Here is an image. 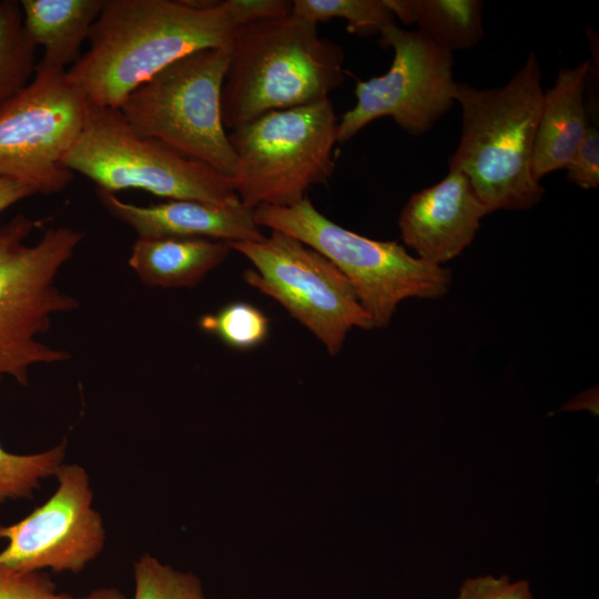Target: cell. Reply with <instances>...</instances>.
Returning <instances> with one entry per match:
<instances>
[{
    "label": "cell",
    "instance_id": "1",
    "mask_svg": "<svg viewBox=\"0 0 599 599\" xmlns=\"http://www.w3.org/2000/svg\"><path fill=\"white\" fill-rule=\"evenodd\" d=\"M237 27L229 0H104L87 52L67 74L91 105L119 109L171 63L200 50L230 48Z\"/></svg>",
    "mask_w": 599,
    "mask_h": 599
},
{
    "label": "cell",
    "instance_id": "2",
    "mask_svg": "<svg viewBox=\"0 0 599 599\" xmlns=\"http://www.w3.org/2000/svg\"><path fill=\"white\" fill-rule=\"evenodd\" d=\"M544 93L534 52L501 87L456 83L461 133L449 167L468 177L488 214L531 209L545 194L531 170Z\"/></svg>",
    "mask_w": 599,
    "mask_h": 599
},
{
    "label": "cell",
    "instance_id": "3",
    "mask_svg": "<svg viewBox=\"0 0 599 599\" xmlns=\"http://www.w3.org/2000/svg\"><path fill=\"white\" fill-rule=\"evenodd\" d=\"M344 60L339 44L292 12L237 27L222 87L225 129L327 99L345 80Z\"/></svg>",
    "mask_w": 599,
    "mask_h": 599
},
{
    "label": "cell",
    "instance_id": "4",
    "mask_svg": "<svg viewBox=\"0 0 599 599\" xmlns=\"http://www.w3.org/2000/svg\"><path fill=\"white\" fill-rule=\"evenodd\" d=\"M42 222L18 214L0 226V382L12 377L27 386L29 370L68 361L65 349L40 341L57 314L79 307L77 297L57 285L61 268L84 237L69 226L45 230L32 245L30 233Z\"/></svg>",
    "mask_w": 599,
    "mask_h": 599
},
{
    "label": "cell",
    "instance_id": "5",
    "mask_svg": "<svg viewBox=\"0 0 599 599\" xmlns=\"http://www.w3.org/2000/svg\"><path fill=\"white\" fill-rule=\"evenodd\" d=\"M257 225L287 234L314 248L348 280L373 328L386 327L400 302L437 300L451 285L449 268L429 264L394 241L357 234L323 215L305 196L292 206L260 205Z\"/></svg>",
    "mask_w": 599,
    "mask_h": 599
},
{
    "label": "cell",
    "instance_id": "6",
    "mask_svg": "<svg viewBox=\"0 0 599 599\" xmlns=\"http://www.w3.org/2000/svg\"><path fill=\"white\" fill-rule=\"evenodd\" d=\"M338 118L327 98L267 112L230 130L236 165L232 183L248 209L292 206L331 179Z\"/></svg>",
    "mask_w": 599,
    "mask_h": 599
},
{
    "label": "cell",
    "instance_id": "7",
    "mask_svg": "<svg viewBox=\"0 0 599 599\" xmlns=\"http://www.w3.org/2000/svg\"><path fill=\"white\" fill-rule=\"evenodd\" d=\"M230 48L187 54L135 88L119 110L140 135L232 179L236 159L222 118Z\"/></svg>",
    "mask_w": 599,
    "mask_h": 599
},
{
    "label": "cell",
    "instance_id": "8",
    "mask_svg": "<svg viewBox=\"0 0 599 599\" xmlns=\"http://www.w3.org/2000/svg\"><path fill=\"white\" fill-rule=\"evenodd\" d=\"M63 165L110 193L138 189L169 200L238 201L232 180L158 140L136 133L119 109L90 104Z\"/></svg>",
    "mask_w": 599,
    "mask_h": 599
},
{
    "label": "cell",
    "instance_id": "9",
    "mask_svg": "<svg viewBox=\"0 0 599 599\" xmlns=\"http://www.w3.org/2000/svg\"><path fill=\"white\" fill-rule=\"evenodd\" d=\"M230 245L253 264L244 271V281L278 302L329 355L342 351L352 328H373L348 280L303 242L272 231L262 241Z\"/></svg>",
    "mask_w": 599,
    "mask_h": 599
},
{
    "label": "cell",
    "instance_id": "10",
    "mask_svg": "<svg viewBox=\"0 0 599 599\" xmlns=\"http://www.w3.org/2000/svg\"><path fill=\"white\" fill-rule=\"evenodd\" d=\"M89 110V101L67 70L37 64L30 83L0 111V176L34 193L63 191L73 179L63 160Z\"/></svg>",
    "mask_w": 599,
    "mask_h": 599
},
{
    "label": "cell",
    "instance_id": "11",
    "mask_svg": "<svg viewBox=\"0 0 599 599\" xmlns=\"http://www.w3.org/2000/svg\"><path fill=\"white\" fill-rule=\"evenodd\" d=\"M379 37L384 48L394 50L392 65L383 75L357 82L356 104L338 120L339 143L384 116L413 135L426 133L456 103L451 52L396 23Z\"/></svg>",
    "mask_w": 599,
    "mask_h": 599
},
{
    "label": "cell",
    "instance_id": "12",
    "mask_svg": "<svg viewBox=\"0 0 599 599\" xmlns=\"http://www.w3.org/2000/svg\"><path fill=\"white\" fill-rule=\"evenodd\" d=\"M54 477L57 488L42 505L0 526V539L7 540L0 562L21 571L77 573L103 551L106 532L93 507L88 471L63 463Z\"/></svg>",
    "mask_w": 599,
    "mask_h": 599
},
{
    "label": "cell",
    "instance_id": "13",
    "mask_svg": "<svg viewBox=\"0 0 599 599\" xmlns=\"http://www.w3.org/2000/svg\"><path fill=\"white\" fill-rule=\"evenodd\" d=\"M487 214L468 177L449 167L443 180L408 199L398 227L417 257L444 266L473 243Z\"/></svg>",
    "mask_w": 599,
    "mask_h": 599
},
{
    "label": "cell",
    "instance_id": "14",
    "mask_svg": "<svg viewBox=\"0 0 599 599\" xmlns=\"http://www.w3.org/2000/svg\"><path fill=\"white\" fill-rule=\"evenodd\" d=\"M97 194L105 210L132 227L138 236L207 238L229 243L257 242L265 237L255 222L254 210L240 200L230 204L169 200L140 206L103 190L97 189Z\"/></svg>",
    "mask_w": 599,
    "mask_h": 599
},
{
    "label": "cell",
    "instance_id": "15",
    "mask_svg": "<svg viewBox=\"0 0 599 599\" xmlns=\"http://www.w3.org/2000/svg\"><path fill=\"white\" fill-rule=\"evenodd\" d=\"M591 61L560 68L554 85L545 91L532 152V175L566 169L589 124L587 88Z\"/></svg>",
    "mask_w": 599,
    "mask_h": 599
},
{
    "label": "cell",
    "instance_id": "16",
    "mask_svg": "<svg viewBox=\"0 0 599 599\" xmlns=\"http://www.w3.org/2000/svg\"><path fill=\"white\" fill-rule=\"evenodd\" d=\"M229 242L138 236L129 265L146 285L193 287L230 255Z\"/></svg>",
    "mask_w": 599,
    "mask_h": 599
},
{
    "label": "cell",
    "instance_id": "17",
    "mask_svg": "<svg viewBox=\"0 0 599 599\" xmlns=\"http://www.w3.org/2000/svg\"><path fill=\"white\" fill-rule=\"evenodd\" d=\"M23 28L43 48L40 67L67 70L80 58V49L99 17L104 0H21Z\"/></svg>",
    "mask_w": 599,
    "mask_h": 599
},
{
    "label": "cell",
    "instance_id": "18",
    "mask_svg": "<svg viewBox=\"0 0 599 599\" xmlns=\"http://www.w3.org/2000/svg\"><path fill=\"white\" fill-rule=\"evenodd\" d=\"M394 17L436 45L454 52L477 45L484 37L480 0H385Z\"/></svg>",
    "mask_w": 599,
    "mask_h": 599
},
{
    "label": "cell",
    "instance_id": "19",
    "mask_svg": "<svg viewBox=\"0 0 599 599\" xmlns=\"http://www.w3.org/2000/svg\"><path fill=\"white\" fill-rule=\"evenodd\" d=\"M35 49L23 28L19 1H0V111L32 80Z\"/></svg>",
    "mask_w": 599,
    "mask_h": 599
},
{
    "label": "cell",
    "instance_id": "20",
    "mask_svg": "<svg viewBox=\"0 0 599 599\" xmlns=\"http://www.w3.org/2000/svg\"><path fill=\"white\" fill-rule=\"evenodd\" d=\"M67 439L39 453L14 454L0 444V505L8 500L30 499L41 481L54 477L67 455Z\"/></svg>",
    "mask_w": 599,
    "mask_h": 599
},
{
    "label": "cell",
    "instance_id": "21",
    "mask_svg": "<svg viewBox=\"0 0 599 599\" xmlns=\"http://www.w3.org/2000/svg\"><path fill=\"white\" fill-rule=\"evenodd\" d=\"M291 12L317 26L333 18L347 21V30L359 35L379 34L395 17L385 0H295Z\"/></svg>",
    "mask_w": 599,
    "mask_h": 599
},
{
    "label": "cell",
    "instance_id": "22",
    "mask_svg": "<svg viewBox=\"0 0 599 599\" xmlns=\"http://www.w3.org/2000/svg\"><path fill=\"white\" fill-rule=\"evenodd\" d=\"M200 327L237 349L261 345L268 335V318L254 305L234 302L200 318Z\"/></svg>",
    "mask_w": 599,
    "mask_h": 599
},
{
    "label": "cell",
    "instance_id": "23",
    "mask_svg": "<svg viewBox=\"0 0 599 599\" xmlns=\"http://www.w3.org/2000/svg\"><path fill=\"white\" fill-rule=\"evenodd\" d=\"M133 599H207L197 577L145 554L133 565Z\"/></svg>",
    "mask_w": 599,
    "mask_h": 599
},
{
    "label": "cell",
    "instance_id": "24",
    "mask_svg": "<svg viewBox=\"0 0 599 599\" xmlns=\"http://www.w3.org/2000/svg\"><path fill=\"white\" fill-rule=\"evenodd\" d=\"M589 124L587 133L568 163L567 180L581 189H596L599 185V129L598 109L588 99Z\"/></svg>",
    "mask_w": 599,
    "mask_h": 599
},
{
    "label": "cell",
    "instance_id": "25",
    "mask_svg": "<svg viewBox=\"0 0 599 599\" xmlns=\"http://www.w3.org/2000/svg\"><path fill=\"white\" fill-rule=\"evenodd\" d=\"M55 585L42 571H21L0 562V599H57Z\"/></svg>",
    "mask_w": 599,
    "mask_h": 599
},
{
    "label": "cell",
    "instance_id": "26",
    "mask_svg": "<svg viewBox=\"0 0 599 599\" xmlns=\"http://www.w3.org/2000/svg\"><path fill=\"white\" fill-rule=\"evenodd\" d=\"M455 599H535L530 585L520 579L511 582L509 576L493 575L467 578Z\"/></svg>",
    "mask_w": 599,
    "mask_h": 599
},
{
    "label": "cell",
    "instance_id": "27",
    "mask_svg": "<svg viewBox=\"0 0 599 599\" xmlns=\"http://www.w3.org/2000/svg\"><path fill=\"white\" fill-rule=\"evenodd\" d=\"M240 26L282 17L291 12L292 1L286 0H229Z\"/></svg>",
    "mask_w": 599,
    "mask_h": 599
},
{
    "label": "cell",
    "instance_id": "28",
    "mask_svg": "<svg viewBox=\"0 0 599 599\" xmlns=\"http://www.w3.org/2000/svg\"><path fill=\"white\" fill-rule=\"evenodd\" d=\"M33 194H35L34 191L28 185L0 176V213Z\"/></svg>",
    "mask_w": 599,
    "mask_h": 599
},
{
    "label": "cell",
    "instance_id": "29",
    "mask_svg": "<svg viewBox=\"0 0 599 599\" xmlns=\"http://www.w3.org/2000/svg\"><path fill=\"white\" fill-rule=\"evenodd\" d=\"M57 599H125V597L123 592L115 587H100L80 597H73L68 593H58Z\"/></svg>",
    "mask_w": 599,
    "mask_h": 599
}]
</instances>
